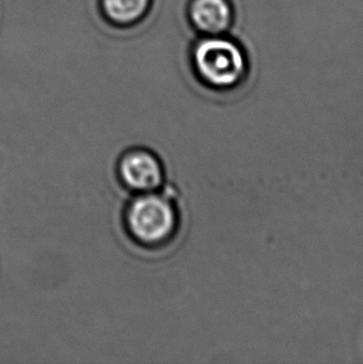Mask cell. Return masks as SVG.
I'll return each mask as SVG.
<instances>
[{
    "label": "cell",
    "instance_id": "cell-4",
    "mask_svg": "<svg viewBox=\"0 0 363 364\" xmlns=\"http://www.w3.org/2000/svg\"><path fill=\"white\" fill-rule=\"evenodd\" d=\"M186 23L196 36L231 34L236 25L233 0H186Z\"/></svg>",
    "mask_w": 363,
    "mask_h": 364
},
{
    "label": "cell",
    "instance_id": "cell-1",
    "mask_svg": "<svg viewBox=\"0 0 363 364\" xmlns=\"http://www.w3.org/2000/svg\"><path fill=\"white\" fill-rule=\"evenodd\" d=\"M188 63L196 81L216 94L236 91L251 79V55L234 35L196 36L188 49Z\"/></svg>",
    "mask_w": 363,
    "mask_h": 364
},
{
    "label": "cell",
    "instance_id": "cell-2",
    "mask_svg": "<svg viewBox=\"0 0 363 364\" xmlns=\"http://www.w3.org/2000/svg\"><path fill=\"white\" fill-rule=\"evenodd\" d=\"M123 224L128 237L138 245H166L178 232V205L172 196L166 192L136 194L125 209Z\"/></svg>",
    "mask_w": 363,
    "mask_h": 364
},
{
    "label": "cell",
    "instance_id": "cell-3",
    "mask_svg": "<svg viewBox=\"0 0 363 364\" xmlns=\"http://www.w3.org/2000/svg\"><path fill=\"white\" fill-rule=\"evenodd\" d=\"M117 177L123 187L135 194L157 192L164 183V167L154 153L133 148L118 159Z\"/></svg>",
    "mask_w": 363,
    "mask_h": 364
},
{
    "label": "cell",
    "instance_id": "cell-5",
    "mask_svg": "<svg viewBox=\"0 0 363 364\" xmlns=\"http://www.w3.org/2000/svg\"><path fill=\"white\" fill-rule=\"evenodd\" d=\"M156 0H98V14L116 29H131L147 19Z\"/></svg>",
    "mask_w": 363,
    "mask_h": 364
}]
</instances>
